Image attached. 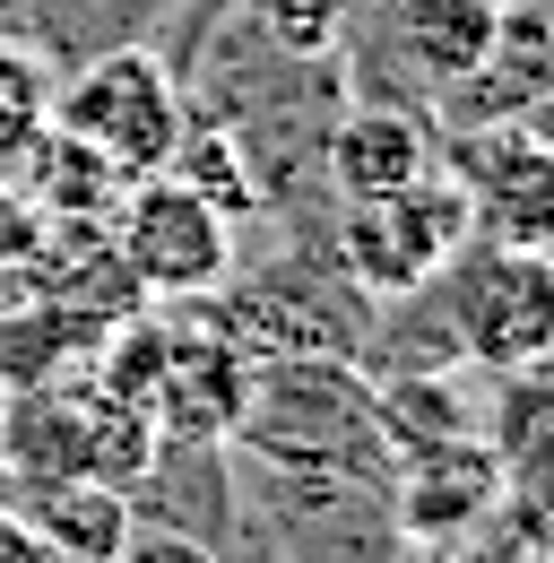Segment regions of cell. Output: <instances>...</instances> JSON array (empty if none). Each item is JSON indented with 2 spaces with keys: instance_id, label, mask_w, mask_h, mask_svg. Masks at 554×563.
I'll return each mask as SVG.
<instances>
[{
  "instance_id": "obj_4",
  "label": "cell",
  "mask_w": 554,
  "mask_h": 563,
  "mask_svg": "<svg viewBox=\"0 0 554 563\" xmlns=\"http://www.w3.org/2000/svg\"><path fill=\"white\" fill-rule=\"evenodd\" d=\"M104 234H113V261L131 269V286H147V295L191 303V295H217L234 278V217L217 209L208 191H191L182 174L122 183Z\"/></svg>"
},
{
  "instance_id": "obj_3",
  "label": "cell",
  "mask_w": 554,
  "mask_h": 563,
  "mask_svg": "<svg viewBox=\"0 0 554 563\" xmlns=\"http://www.w3.org/2000/svg\"><path fill=\"white\" fill-rule=\"evenodd\" d=\"M468 234H477V217H468V191L451 174H424V183L381 191V200H339V261L373 303L424 295Z\"/></svg>"
},
{
  "instance_id": "obj_9",
  "label": "cell",
  "mask_w": 554,
  "mask_h": 563,
  "mask_svg": "<svg viewBox=\"0 0 554 563\" xmlns=\"http://www.w3.org/2000/svg\"><path fill=\"white\" fill-rule=\"evenodd\" d=\"M44 131H53V78L18 35H0V165H26Z\"/></svg>"
},
{
  "instance_id": "obj_5",
  "label": "cell",
  "mask_w": 554,
  "mask_h": 563,
  "mask_svg": "<svg viewBox=\"0 0 554 563\" xmlns=\"http://www.w3.org/2000/svg\"><path fill=\"white\" fill-rule=\"evenodd\" d=\"M442 174L468 191V217L494 243H554V147L529 122H468L442 140Z\"/></svg>"
},
{
  "instance_id": "obj_14",
  "label": "cell",
  "mask_w": 554,
  "mask_h": 563,
  "mask_svg": "<svg viewBox=\"0 0 554 563\" xmlns=\"http://www.w3.org/2000/svg\"><path fill=\"white\" fill-rule=\"evenodd\" d=\"M0 563H53V547L35 538V520L18 503H0Z\"/></svg>"
},
{
  "instance_id": "obj_15",
  "label": "cell",
  "mask_w": 554,
  "mask_h": 563,
  "mask_svg": "<svg viewBox=\"0 0 554 563\" xmlns=\"http://www.w3.org/2000/svg\"><path fill=\"white\" fill-rule=\"evenodd\" d=\"M520 122H529V131H538V140L554 147V96H538V104H529V113H520Z\"/></svg>"
},
{
  "instance_id": "obj_16",
  "label": "cell",
  "mask_w": 554,
  "mask_h": 563,
  "mask_svg": "<svg viewBox=\"0 0 554 563\" xmlns=\"http://www.w3.org/2000/svg\"><path fill=\"white\" fill-rule=\"evenodd\" d=\"M53 563H62V555H53Z\"/></svg>"
},
{
  "instance_id": "obj_11",
  "label": "cell",
  "mask_w": 554,
  "mask_h": 563,
  "mask_svg": "<svg viewBox=\"0 0 554 563\" xmlns=\"http://www.w3.org/2000/svg\"><path fill=\"white\" fill-rule=\"evenodd\" d=\"M554 442V373L546 364H520L502 382V460H529Z\"/></svg>"
},
{
  "instance_id": "obj_13",
  "label": "cell",
  "mask_w": 554,
  "mask_h": 563,
  "mask_svg": "<svg viewBox=\"0 0 554 563\" xmlns=\"http://www.w3.org/2000/svg\"><path fill=\"white\" fill-rule=\"evenodd\" d=\"M113 563H225V555L208 547L200 529H182V520H131V538H122Z\"/></svg>"
},
{
  "instance_id": "obj_1",
  "label": "cell",
  "mask_w": 554,
  "mask_h": 563,
  "mask_svg": "<svg viewBox=\"0 0 554 563\" xmlns=\"http://www.w3.org/2000/svg\"><path fill=\"white\" fill-rule=\"evenodd\" d=\"M451 347L485 373H520L554 355V243H494L468 234L433 278Z\"/></svg>"
},
{
  "instance_id": "obj_8",
  "label": "cell",
  "mask_w": 554,
  "mask_h": 563,
  "mask_svg": "<svg viewBox=\"0 0 554 563\" xmlns=\"http://www.w3.org/2000/svg\"><path fill=\"white\" fill-rule=\"evenodd\" d=\"M18 511L35 520V538L62 563H113L131 538V494L104 477H35V494Z\"/></svg>"
},
{
  "instance_id": "obj_6",
  "label": "cell",
  "mask_w": 554,
  "mask_h": 563,
  "mask_svg": "<svg viewBox=\"0 0 554 563\" xmlns=\"http://www.w3.org/2000/svg\"><path fill=\"white\" fill-rule=\"evenodd\" d=\"M442 174V131L408 104H355L330 122V191L339 200H381Z\"/></svg>"
},
{
  "instance_id": "obj_12",
  "label": "cell",
  "mask_w": 554,
  "mask_h": 563,
  "mask_svg": "<svg viewBox=\"0 0 554 563\" xmlns=\"http://www.w3.org/2000/svg\"><path fill=\"white\" fill-rule=\"evenodd\" d=\"M252 9H261L269 44L295 53V62H321V53L346 35V0H252Z\"/></svg>"
},
{
  "instance_id": "obj_10",
  "label": "cell",
  "mask_w": 554,
  "mask_h": 563,
  "mask_svg": "<svg viewBox=\"0 0 554 563\" xmlns=\"http://www.w3.org/2000/svg\"><path fill=\"white\" fill-rule=\"evenodd\" d=\"M44 243L53 234H44L35 209H0V312H35L44 303V269H53Z\"/></svg>"
},
{
  "instance_id": "obj_7",
  "label": "cell",
  "mask_w": 554,
  "mask_h": 563,
  "mask_svg": "<svg viewBox=\"0 0 554 563\" xmlns=\"http://www.w3.org/2000/svg\"><path fill=\"white\" fill-rule=\"evenodd\" d=\"M390 35H399V53L424 87L459 96L502 44V0H399Z\"/></svg>"
},
{
  "instance_id": "obj_2",
  "label": "cell",
  "mask_w": 554,
  "mask_h": 563,
  "mask_svg": "<svg viewBox=\"0 0 554 563\" xmlns=\"http://www.w3.org/2000/svg\"><path fill=\"white\" fill-rule=\"evenodd\" d=\"M53 131L78 140V147H96L122 183H138V174H165V165H174L191 113H182L174 70H165L147 44H104L69 87H53Z\"/></svg>"
}]
</instances>
